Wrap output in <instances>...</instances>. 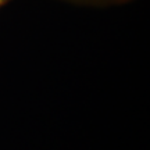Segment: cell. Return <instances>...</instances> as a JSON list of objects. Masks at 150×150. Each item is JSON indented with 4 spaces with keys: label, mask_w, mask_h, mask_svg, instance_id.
I'll list each match as a JSON object with an SVG mask.
<instances>
[{
    "label": "cell",
    "mask_w": 150,
    "mask_h": 150,
    "mask_svg": "<svg viewBox=\"0 0 150 150\" xmlns=\"http://www.w3.org/2000/svg\"><path fill=\"white\" fill-rule=\"evenodd\" d=\"M7 1H10V0H0V7H3V6H4Z\"/></svg>",
    "instance_id": "obj_2"
},
{
    "label": "cell",
    "mask_w": 150,
    "mask_h": 150,
    "mask_svg": "<svg viewBox=\"0 0 150 150\" xmlns=\"http://www.w3.org/2000/svg\"><path fill=\"white\" fill-rule=\"evenodd\" d=\"M74 3H83V4H120L129 0H70Z\"/></svg>",
    "instance_id": "obj_1"
}]
</instances>
